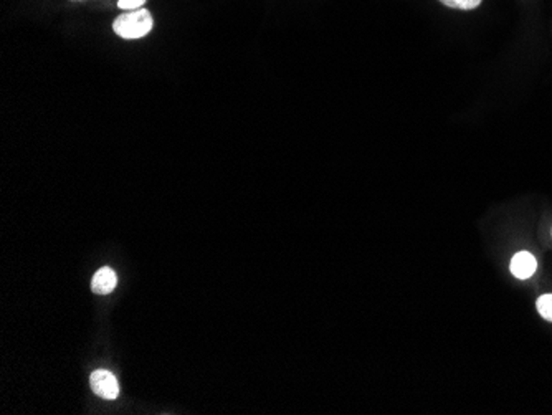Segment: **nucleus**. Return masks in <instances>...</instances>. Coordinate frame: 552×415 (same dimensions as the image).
<instances>
[{
    "instance_id": "1",
    "label": "nucleus",
    "mask_w": 552,
    "mask_h": 415,
    "mask_svg": "<svg viewBox=\"0 0 552 415\" xmlns=\"http://www.w3.org/2000/svg\"><path fill=\"white\" fill-rule=\"evenodd\" d=\"M152 25H154V20H152L151 12L146 8H139V10L119 15L113 22V30L121 38L136 40L149 33Z\"/></svg>"
},
{
    "instance_id": "6",
    "label": "nucleus",
    "mask_w": 552,
    "mask_h": 415,
    "mask_svg": "<svg viewBox=\"0 0 552 415\" xmlns=\"http://www.w3.org/2000/svg\"><path fill=\"white\" fill-rule=\"evenodd\" d=\"M440 2L448 7L460 8V10H473L482 3V0H440Z\"/></svg>"
},
{
    "instance_id": "3",
    "label": "nucleus",
    "mask_w": 552,
    "mask_h": 415,
    "mask_svg": "<svg viewBox=\"0 0 552 415\" xmlns=\"http://www.w3.org/2000/svg\"><path fill=\"white\" fill-rule=\"evenodd\" d=\"M537 269V262L529 252H519L516 253L511 260V271L516 278L528 280L534 275V271Z\"/></svg>"
},
{
    "instance_id": "2",
    "label": "nucleus",
    "mask_w": 552,
    "mask_h": 415,
    "mask_svg": "<svg viewBox=\"0 0 552 415\" xmlns=\"http://www.w3.org/2000/svg\"><path fill=\"white\" fill-rule=\"evenodd\" d=\"M89 386L94 394L101 399L114 400L119 395V382L113 372L106 369H98L89 376Z\"/></svg>"
},
{
    "instance_id": "5",
    "label": "nucleus",
    "mask_w": 552,
    "mask_h": 415,
    "mask_svg": "<svg viewBox=\"0 0 552 415\" xmlns=\"http://www.w3.org/2000/svg\"><path fill=\"white\" fill-rule=\"evenodd\" d=\"M537 311L541 316L552 323V294H542L537 300Z\"/></svg>"
},
{
    "instance_id": "7",
    "label": "nucleus",
    "mask_w": 552,
    "mask_h": 415,
    "mask_svg": "<svg viewBox=\"0 0 552 415\" xmlns=\"http://www.w3.org/2000/svg\"><path fill=\"white\" fill-rule=\"evenodd\" d=\"M146 0H119L118 7L123 8V10H136L144 3Z\"/></svg>"
},
{
    "instance_id": "4",
    "label": "nucleus",
    "mask_w": 552,
    "mask_h": 415,
    "mask_svg": "<svg viewBox=\"0 0 552 415\" xmlns=\"http://www.w3.org/2000/svg\"><path fill=\"white\" fill-rule=\"evenodd\" d=\"M116 285H118V276H116L114 271L107 269V266H103L94 273L91 288L96 294H107L113 292Z\"/></svg>"
}]
</instances>
